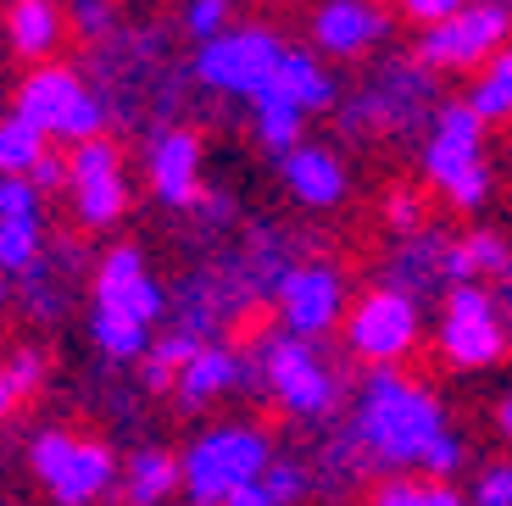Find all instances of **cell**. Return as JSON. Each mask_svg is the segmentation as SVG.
Listing matches in <instances>:
<instances>
[{
  "label": "cell",
  "instance_id": "44dd1931",
  "mask_svg": "<svg viewBox=\"0 0 512 506\" xmlns=\"http://www.w3.org/2000/svg\"><path fill=\"white\" fill-rule=\"evenodd\" d=\"M446 251H451V240L446 234H412V240H401V251L390 256V284L396 290H407V295H429V290H440L446 295L451 284H446Z\"/></svg>",
  "mask_w": 512,
  "mask_h": 506
},
{
  "label": "cell",
  "instance_id": "ab89813d",
  "mask_svg": "<svg viewBox=\"0 0 512 506\" xmlns=\"http://www.w3.org/2000/svg\"><path fill=\"white\" fill-rule=\"evenodd\" d=\"M17 401H23V395H17L12 373H6V356H0V423H6V418L17 412Z\"/></svg>",
  "mask_w": 512,
  "mask_h": 506
},
{
  "label": "cell",
  "instance_id": "8d00e7d4",
  "mask_svg": "<svg viewBox=\"0 0 512 506\" xmlns=\"http://www.w3.org/2000/svg\"><path fill=\"white\" fill-rule=\"evenodd\" d=\"M468 0H396V12L407 17V23H418V28H435V23H446V17H457Z\"/></svg>",
  "mask_w": 512,
  "mask_h": 506
},
{
  "label": "cell",
  "instance_id": "d590c367",
  "mask_svg": "<svg viewBox=\"0 0 512 506\" xmlns=\"http://www.w3.org/2000/svg\"><path fill=\"white\" fill-rule=\"evenodd\" d=\"M0 217H39L34 178H0Z\"/></svg>",
  "mask_w": 512,
  "mask_h": 506
},
{
  "label": "cell",
  "instance_id": "9a60e30c",
  "mask_svg": "<svg viewBox=\"0 0 512 506\" xmlns=\"http://www.w3.org/2000/svg\"><path fill=\"white\" fill-rule=\"evenodd\" d=\"M307 28H312V51L318 56L357 62V56L384 45V34H390V6H379V0H318Z\"/></svg>",
  "mask_w": 512,
  "mask_h": 506
},
{
  "label": "cell",
  "instance_id": "4fadbf2b",
  "mask_svg": "<svg viewBox=\"0 0 512 506\" xmlns=\"http://www.w3.org/2000/svg\"><path fill=\"white\" fill-rule=\"evenodd\" d=\"M435 73L423 62H390L384 73H373L368 84L357 89V101L346 106L340 123L357 134V128H373V134H407L423 117H435Z\"/></svg>",
  "mask_w": 512,
  "mask_h": 506
},
{
  "label": "cell",
  "instance_id": "74e56055",
  "mask_svg": "<svg viewBox=\"0 0 512 506\" xmlns=\"http://www.w3.org/2000/svg\"><path fill=\"white\" fill-rule=\"evenodd\" d=\"M462 456H468V445H462V434H457V429H451L446 440H440L435 451H429V462H423V473H429V479H457Z\"/></svg>",
  "mask_w": 512,
  "mask_h": 506
},
{
  "label": "cell",
  "instance_id": "83f0119b",
  "mask_svg": "<svg viewBox=\"0 0 512 506\" xmlns=\"http://www.w3.org/2000/svg\"><path fill=\"white\" fill-rule=\"evenodd\" d=\"M45 251L39 217H0V273H34Z\"/></svg>",
  "mask_w": 512,
  "mask_h": 506
},
{
  "label": "cell",
  "instance_id": "484cf974",
  "mask_svg": "<svg viewBox=\"0 0 512 506\" xmlns=\"http://www.w3.org/2000/svg\"><path fill=\"white\" fill-rule=\"evenodd\" d=\"M462 101L485 117V128L512 123V45L485 67V73H474V84H468V95H462Z\"/></svg>",
  "mask_w": 512,
  "mask_h": 506
},
{
  "label": "cell",
  "instance_id": "8992f818",
  "mask_svg": "<svg viewBox=\"0 0 512 506\" xmlns=\"http://www.w3.org/2000/svg\"><path fill=\"white\" fill-rule=\"evenodd\" d=\"M12 112L28 117V123L45 134V140H62V145H84V140H101L106 128V101L95 95L84 78L73 73L67 62H45L17 84L12 95Z\"/></svg>",
  "mask_w": 512,
  "mask_h": 506
},
{
  "label": "cell",
  "instance_id": "2e32d148",
  "mask_svg": "<svg viewBox=\"0 0 512 506\" xmlns=\"http://www.w3.org/2000/svg\"><path fill=\"white\" fill-rule=\"evenodd\" d=\"M145 178H151V190L162 206L173 212H190L201 206V134L195 128H162L145 151Z\"/></svg>",
  "mask_w": 512,
  "mask_h": 506
},
{
  "label": "cell",
  "instance_id": "e575fe53",
  "mask_svg": "<svg viewBox=\"0 0 512 506\" xmlns=\"http://www.w3.org/2000/svg\"><path fill=\"white\" fill-rule=\"evenodd\" d=\"M67 23L78 28V39H106L112 6H106V0H73V6H67Z\"/></svg>",
  "mask_w": 512,
  "mask_h": 506
},
{
  "label": "cell",
  "instance_id": "4dcf8cb0",
  "mask_svg": "<svg viewBox=\"0 0 512 506\" xmlns=\"http://www.w3.org/2000/svg\"><path fill=\"white\" fill-rule=\"evenodd\" d=\"M262 490H268L273 506H295L301 495L312 490V479H307V468H301L295 456H273V468L262 473Z\"/></svg>",
  "mask_w": 512,
  "mask_h": 506
},
{
  "label": "cell",
  "instance_id": "277c9868",
  "mask_svg": "<svg viewBox=\"0 0 512 506\" xmlns=\"http://www.w3.org/2000/svg\"><path fill=\"white\" fill-rule=\"evenodd\" d=\"M184 468V495L190 506H229L234 490L256 484L262 473L273 468V440L262 423L251 418H234L218 423V429H201L179 456Z\"/></svg>",
  "mask_w": 512,
  "mask_h": 506
},
{
  "label": "cell",
  "instance_id": "30bf717a",
  "mask_svg": "<svg viewBox=\"0 0 512 506\" xmlns=\"http://www.w3.org/2000/svg\"><path fill=\"white\" fill-rule=\"evenodd\" d=\"M284 51H290V45H284L273 28L234 23V28H223L218 39H206L201 51H195V78H201V89H212V95L256 101V95L268 89V78L279 73Z\"/></svg>",
  "mask_w": 512,
  "mask_h": 506
},
{
  "label": "cell",
  "instance_id": "603a6c76",
  "mask_svg": "<svg viewBox=\"0 0 512 506\" xmlns=\"http://www.w3.org/2000/svg\"><path fill=\"white\" fill-rule=\"evenodd\" d=\"M368 506H468V495L451 479H429V473H384Z\"/></svg>",
  "mask_w": 512,
  "mask_h": 506
},
{
  "label": "cell",
  "instance_id": "7a4b0ae2",
  "mask_svg": "<svg viewBox=\"0 0 512 506\" xmlns=\"http://www.w3.org/2000/svg\"><path fill=\"white\" fill-rule=\"evenodd\" d=\"M167 295L151 279L140 245H112L95 262V301H90V340L106 362H145L156 340V317Z\"/></svg>",
  "mask_w": 512,
  "mask_h": 506
},
{
  "label": "cell",
  "instance_id": "60d3db41",
  "mask_svg": "<svg viewBox=\"0 0 512 506\" xmlns=\"http://www.w3.org/2000/svg\"><path fill=\"white\" fill-rule=\"evenodd\" d=\"M229 506H273V501H268V490H262V479H256V484H245V490H234Z\"/></svg>",
  "mask_w": 512,
  "mask_h": 506
},
{
  "label": "cell",
  "instance_id": "ee69618b",
  "mask_svg": "<svg viewBox=\"0 0 512 506\" xmlns=\"http://www.w3.org/2000/svg\"><path fill=\"white\" fill-rule=\"evenodd\" d=\"M6 295H12V284H6V273H0V306H6Z\"/></svg>",
  "mask_w": 512,
  "mask_h": 506
},
{
  "label": "cell",
  "instance_id": "3957f363",
  "mask_svg": "<svg viewBox=\"0 0 512 506\" xmlns=\"http://www.w3.org/2000/svg\"><path fill=\"white\" fill-rule=\"evenodd\" d=\"M245 390L268 395L284 418L295 423H329L346 401L340 367L318 351V340H295V334L273 329L245 351Z\"/></svg>",
  "mask_w": 512,
  "mask_h": 506
},
{
  "label": "cell",
  "instance_id": "d6986e66",
  "mask_svg": "<svg viewBox=\"0 0 512 506\" xmlns=\"http://www.w3.org/2000/svg\"><path fill=\"white\" fill-rule=\"evenodd\" d=\"M0 23H6V45H12V56H23V62H34V67L56 62L67 28H73L56 0H12Z\"/></svg>",
  "mask_w": 512,
  "mask_h": 506
},
{
  "label": "cell",
  "instance_id": "f6af8a7d",
  "mask_svg": "<svg viewBox=\"0 0 512 506\" xmlns=\"http://www.w3.org/2000/svg\"><path fill=\"white\" fill-rule=\"evenodd\" d=\"M501 6H512V0H501Z\"/></svg>",
  "mask_w": 512,
  "mask_h": 506
},
{
  "label": "cell",
  "instance_id": "bcb514c9",
  "mask_svg": "<svg viewBox=\"0 0 512 506\" xmlns=\"http://www.w3.org/2000/svg\"><path fill=\"white\" fill-rule=\"evenodd\" d=\"M468 506H474V501H468Z\"/></svg>",
  "mask_w": 512,
  "mask_h": 506
},
{
  "label": "cell",
  "instance_id": "e0dca14e",
  "mask_svg": "<svg viewBox=\"0 0 512 506\" xmlns=\"http://www.w3.org/2000/svg\"><path fill=\"white\" fill-rule=\"evenodd\" d=\"M279 178H284V190L301 206H312V212L340 206L351 190V167L334 145H295L290 156H279Z\"/></svg>",
  "mask_w": 512,
  "mask_h": 506
},
{
  "label": "cell",
  "instance_id": "f35d334b",
  "mask_svg": "<svg viewBox=\"0 0 512 506\" xmlns=\"http://www.w3.org/2000/svg\"><path fill=\"white\" fill-rule=\"evenodd\" d=\"M28 178H34V190L39 195H51V190H67V156H45V162H39L34 167V173H28Z\"/></svg>",
  "mask_w": 512,
  "mask_h": 506
},
{
  "label": "cell",
  "instance_id": "8fae6325",
  "mask_svg": "<svg viewBox=\"0 0 512 506\" xmlns=\"http://www.w3.org/2000/svg\"><path fill=\"white\" fill-rule=\"evenodd\" d=\"M435 345H440V362H451L457 373L496 367L501 356H507V345H512L496 290H485V284H457V290H446Z\"/></svg>",
  "mask_w": 512,
  "mask_h": 506
},
{
  "label": "cell",
  "instance_id": "d6a6232c",
  "mask_svg": "<svg viewBox=\"0 0 512 506\" xmlns=\"http://www.w3.org/2000/svg\"><path fill=\"white\" fill-rule=\"evenodd\" d=\"M474 506H512V462H485L474 484Z\"/></svg>",
  "mask_w": 512,
  "mask_h": 506
},
{
  "label": "cell",
  "instance_id": "7bdbcfd3",
  "mask_svg": "<svg viewBox=\"0 0 512 506\" xmlns=\"http://www.w3.org/2000/svg\"><path fill=\"white\" fill-rule=\"evenodd\" d=\"M496 301H501V317H507V334H512V273L496 284Z\"/></svg>",
  "mask_w": 512,
  "mask_h": 506
},
{
  "label": "cell",
  "instance_id": "7402d4cb",
  "mask_svg": "<svg viewBox=\"0 0 512 506\" xmlns=\"http://www.w3.org/2000/svg\"><path fill=\"white\" fill-rule=\"evenodd\" d=\"M117 484H123V506H162L167 495L184 484V468H179L173 451H156L151 445V451H140L134 462H128Z\"/></svg>",
  "mask_w": 512,
  "mask_h": 506
},
{
  "label": "cell",
  "instance_id": "b9f144b4",
  "mask_svg": "<svg viewBox=\"0 0 512 506\" xmlns=\"http://www.w3.org/2000/svg\"><path fill=\"white\" fill-rule=\"evenodd\" d=\"M496 429H501V440H512V390L496 401Z\"/></svg>",
  "mask_w": 512,
  "mask_h": 506
},
{
  "label": "cell",
  "instance_id": "9c48e42d",
  "mask_svg": "<svg viewBox=\"0 0 512 506\" xmlns=\"http://www.w3.org/2000/svg\"><path fill=\"white\" fill-rule=\"evenodd\" d=\"M512 45V6L501 0H468L457 17L423 28L418 34V62L429 73H485L501 51Z\"/></svg>",
  "mask_w": 512,
  "mask_h": 506
},
{
  "label": "cell",
  "instance_id": "5b68a950",
  "mask_svg": "<svg viewBox=\"0 0 512 506\" xmlns=\"http://www.w3.org/2000/svg\"><path fill=\"white\" fill-rule=\"evenodd\" d=\"M423 178L446 195L457 212H479L490 201V162H485V117L468 101H440L423 140Z\"/></svg>",
  "mask_w": 512,
  "mask_h": 506
},
{
  "label": "cell",
  "instance_id": "6da1fadb",
  "mask_svg": "<svg viewBox=\"0 0 512 506\" xmlns=\"http://www.w3.org/2000/svg\"><path fill=\"white\" fill-rule=\"evenodd\" d=\"M451 434L440 395L407 367H368V379L351 395L346 440L351 451L384 473H423L429 451Z\"/></svg>",
  "mask_w": 512,
  "mask_h": 506
},
{
  "label": "cell",
  "instance_id": "836d02e7",
  "mask_svg": "<svg viewBox=\"0 0 512 506\" xmlns=\"http://www.w3.org/2000/svg\"><path fill=\"white\" fill-rule=\"evenodd\" d=\"M6 373H12L17 395H34L39 384H45V351H34V345H17V351L6 356Z\"/></svg>",
  "mask_w": 512,
  "mask_h": 506
},
{
  "label": "cell",
  "instance_id": "1f68e13d",
  "mask_svg": "<svg viewBox=\"0 0 512 506\" xmlns=\"http://www.w3.org/2000/svg\"><path fill=\"white\" fill-rule=\"evenodd\" d=\"M229 12L234 0H184V34H195L206 45V39H218L229 28Z\"/></svg>",
  "mask_w": 512,
  "mask_h": 506
},
{
  "label": "cell",
  "instance_id": "52a82bcc",
  "mask_svg": "<svg viewBox=\"0 0 512 506\" xmlns=\"http://www.w3.org/2000/svg\"><path fill=\"white\" fill-rule=\"evenodd\" d=\"M28 468H34V479L45 484V495L56 506H95L123 479L112 445L73 429H39L34 445H28Z\"/></svg>",
  "mask_w": 512,
  "mask_h": 506
},
{
  "label": "cell",
  "instance_id": "5bb4252c",
  "mask_svg": "<svg viewBox=\"0 0 512 506\" xmlns=\"http://www.w3.org/2000/svg\"><path fill=\"white\" fill-rule=\"evenodd\" d=\"M67 201L84 228H112L128 212V178H123V151L112 140H84L67 151Z\"/></svg>",
  "mask_w": 512,
  "mask_h": 506
},
{
  "label": "cell",
  "instance_id": "ffe728a7",
  "mask_svg": "<svg viewBox=\"0 0 512 506\" xmlns=\"http://www.w3.org/2000/svg\"><path fill=\"white\" fill-rule=\"evenodd\" d=\"M256 101H284V106H295L301 117L329 112L334 106V78H329V67H318L312 51H284L279 73L268 78V89H262Z\"/></svg>",
  "mask_w": 512,
  "mask_h": 506
},
{
  "label": "cell",
  "instance_id": "ac0fdd59",
  "mask_svg": "<svg viewBox=\"0 0 512 506\" xmlns=\"http://www.w3.org/2000/svg\"><path fill=\"white\" fill-rule=\"evenodd\" d=\"M234 390H245V356L223 340H206L201 351H195V362L179 373V384H173L184 412H201V406L223 401V395H234Z\"/></svg>",
  "mask_w": 512,
  "mask_h": 506
},
{
  "label": "cell",
  "instance_id": "cb8c5ba5",
  "mask_svg": "<svg viewBox=\"0 0 512 506\" xmlns=\"http://www.w3.org/2000/svg\"><path fill=\"white\" fill-rule=\"evenodd\" d=\"M201 345H206L201 334L179 329V323H173L167 334H156L151 351H145V384H151V390H173V384H179V373L195 362V351H201Z\"/></svg>",
  "mask_w": 512,
  "mask_h": 506
},
{
  "label": "cell",
  "instance_id": "f546056e",
  "mask_svg": "<svg viewBox=\"0 0 512 506\" xmlns=\"http://www.w3.org/2000/svg\"><path fill=\"white\" fill-rule=\"evenodd\" d=\"M384 228H390L396 240H412V234L429 228V206H423V195L412 190V184H396V190L384 195Z\"/></svg>",
  "mask_w": 512,
  "mask_h": 506
},
{
  "label": "cell",
  "instance_id": "4316f807",
  "mask_svg": "<svg viewBox=\"0 0 512 506\" xmlns=\"http://www.w3.org/2000/svg\"><path fill=\"white\" fill-rule=\"evenodd\" d=\"M251 128L268 156H290L295 145H307V117L284 101H251Z\"/></svg>",
  "mask_w": 512,
  "mask_h": 506
},
{
  "label": "cell",
  "instance_id": "f1b7e54d",
  "mask_svg": "<svg viewBox=\"0 0 512 506\" xmlns=\"http://www.w3.org/2000/svg\"><path fill=\"white\" fill-rule=\"evenodd\" d=\"M462 256H468L474 284H485V279L501 284L512 273V245H507V234H496V228H474V234H462Z\"/></svg>",
  "mask_w": 512,
  "mask_h": 506
},
{
  "label": "cell",
  "instance_id": "ba28073f",
  "mask_svg": "<svg viewBox=\"0 0 512 506\" xmlns=\"http://www.w3.org/2000/svg\"><path fill=\"white\" fill-rule=\"evenodd\" d=\"M346 351L368 367H407V356L423 340V306L418 295L396 290V284H379V290L357 295L346 312V329H340Z\"/></svg>",
  "mask_w": 512,
  "mask_h": 506
},
{
  "label": "cell",
  "instance_id": "7c38bea8",
  "mask_svg": "<svg viewBox=\"0 0 512 506\" xmlns=\"http://www.w3.org/2000/svg\"><path fill=\"white\" fill-rule=\"evenodd\" d=\"M351 312V279L334 262H295L279 284H273V317L295 340H323V334L346 329Z\"/></svg>",
  "mask_w": 512,
  "mask_h": 506
},
{
  "label": "cell",
  "instance_id": "d4e9b609",
  "mask_svg": "<svg viewBox=\"0 0 512 506\" xmlns=\"http://www.w3.org/2000/svg\"><path fill=\"white\" fill-rule=\"evenodd\" d=\"M45 156H51V140L28 117H17V112L0 117V178H28Z\"/></svg>",
  "mask_w": 512,
  "mask_h": 506
}]
</instances>
